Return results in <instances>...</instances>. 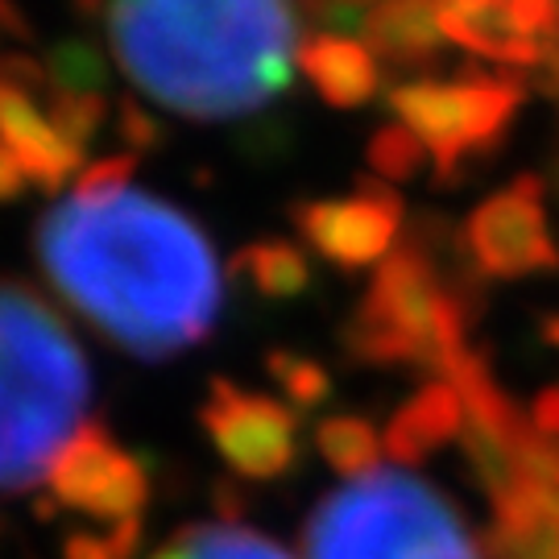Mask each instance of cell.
Listing matches in <instances>:
<instances>
[{"label":"cell","mask_w":559,"mask_h":559,"mask_svg":"<svg viewBox=\"0 0 559 559\" xmlns=\"http://www.w3.org/2000/svg\"><path fill=\"white\" fill-rule=\"evenodd\" d=\"M200 427L224 464L245 480H278L295 473L302 456L299 415L270 394L240 390L228 378H212Z\"/></svg>","instance_id":"ba28073f"},{"label":"cell","mask_w":559,"mask_h":559,"mask_svg":"<svg viewBox=\"0 0 559 559\" xmlns=\"http://www.w3.org/2000/svg\"><path fill=\"white\" fill-rule=\"evenodd\" d=\"M138 170V154H117V158H100L83 166L75 182H71V200L75 203H104L124 195V187Z\"/></svg>","instance_id":"cb8c5ba5"},{"label":"cell","mask_w":559,"mask_h":559,"mask_svg":"<svg viewBox=\"0 0 559 559\" xmlns=\"http://www.w3.org/2000/svg\"><path fill=\"white\" fill-rule=\"evenodd\" d=\"M531 427L539 431L543 440L559 443V385H547L535 394V406H531Z\"/></svg>","instance_id":"f546056e"},{"label":"cell","mask_w":559,"mask_h":559,"mask_svg":"<svg viewBox=\"0 0 559 559\" xmlns=\"http://www.w3.org/2000/svg\"><path fill=\"white\" fill-rule=\"evenodd\" d=\"M519 104L522 92L519 83H510V71L489 75L473 62L460 67L456 83L415 80L390 92V108L427 145L440 182H456L464 162L493 150L506 138V124L519 112Z\"/></svg>","instance_id":"8992f818"},{"label":"cell","mask_w":559,"mask_h":559,"mask_svg":"<svg viewBox=\"0 0 559 559\" xmlns=\"http://www.w3.org/2000/svg\"><path fill=\"white\" fill-rule=\"evenodd\" d=\"M117 120H120V138L129 141L133 150H154V145H162V129L158 120L150 117L145 108H141L138 100H124L117 108Z\"/></svg>","instance_id":"f1b7e54d"},{"label":"cell","mask_w":559,"mask_h":559,"mask_svg":"<svg viewBox=\"0 0 559 559\" xmlns=\"http://www.w3.org/2000/svg\"><path fill=\"white\" fill-rule=\"evenodd\" d=\"M316 448L340 477L357 480L381 464L385 436H378V427L369 419H360V415H332V419H323L316 427Z\"/></svg>","instance_id":"d6986e66"},{"label":"cell","mask_w":559,"mask_h":559,"mask_svg":"<svg viewBox=\"0 0 559 559\" xmlns=\"http://www.w3.org/2000/svg\"><path fill=\"white\" fill-rule=\"evenodd\" d=\"M423 158H427V145L406 124H381L369 141V166L378 179L411 182L423 170Z\"/></svg>","instance_id":"7402d4cb"},{"label":"cell","mask_w":559,"mask_h":559,"mask_svg":"<svg viewBox=\"0 0 559 559\" xmlns=\"http://www.w3.org/2000/svg\"><path fill=\"white\" fill-rule=\"evenodd\" d=\"M150 559H295L286 547L240 522H191Z\"/></svg>","instance_id":"e0dca14e"},{"label":"cell","mask_w":559,"mask_h":559,"mask_svg":"<svg viewBox=\"0 0 559 559\" xmlns=\"http://www.w3.org/2000/svg\"><path fill=\"white\" fill-rule=\"evenodd\" d=\"M290 221L320 258L340 270H365L390 258V245L402 224V200L381 179H360L357 200L295 203Z\"/></svg>","instance_id":"7c38bea8"},{"label":"cell","mask_w":559,"mask_h":559,"mask_svg":"<svg viewBox=\"0 0 559 559\" xmlns=\"http://www.w3.org/2000/svg\"><path fill=\"white\" fill-rule=\"evenodd\" d=\"M373 0H295L307 21L323 25L320 34H336V29H360L365 25V13H369Z\"/></svg>","instance_id":"484cf974"},{"label":"cell","mask_w":559,"mask_h":559,"mask_svg":"<svg viewBox=\"0 0 559 559\" xmlns=\"http://www.w3.org/2000/svg\"><path fill=\"white\" fill-rule=\"evenodd\" d=\"M141 543V519L133 522H120L112 531H100V535H92V531H75L67 547H62V556L67 559H133Z\"/></svg>","instance_id":"d4e9b609"},{"label":"cell","mask_w":559,"mask_h":559,"mask_svg":"<svg viewBox=\"0 0 559 559\" xmlns=\"http://www.w3.org/2000/svg\"><path fill=\"white\" fill-rule=\"evenodd\" d=\"M50 493L67 510L120 526V522L141 519L150 501V468L141 456L124 452L104 423L87 419V427L67 443V452L55 464Z\"/></svg>","instance_id":"30bf717a"},{"label":"cell","mask_w":559,"mask_h":559,"mask_svg":"<svg viewBox=\"0 0 559 559\" xmlns=\"http://www.w3.org/2000/svg\"><path fill=\"white\" fill-rule=\"evenodd\" d=\"M55 87L46 67L34 59H0V141L17 154V162L29 175V187L38 191H59L62 182L80 170L83 154L75 145L55 133L50 112L41 104H50Z\"/></svg>","instance_id":"8fae6325"},{"label":"cell","mask_w":559,"mask_h":559,"mask_svg":"<svg viewBox=\"0 0 559 559\" xmlns=\"http://www.w3.org/2000/svg\"><path fill=\"white\" fill-rule=\"evenodd\" d=\"M464 431V402L452 381H427L415 399L402 406L385 427V452L402 468L431 460L443 443L460 440Z\"/></svg>","instance_id":"4fadbf2b"},{"label":"cell","mask_w":559,"mask_h":559,"mask_svg":"<svg viewBox=\"0 0 559 559\" xmlns=\"http://www.w3.org/2000/svg\"><path fill=\"white\" fill-rule=\"evenodd\" d=\"M46 112H50L55 133L83 154L87 141L100 133L104 117H108V96H67V92H55L50 104H46Z\"/></svg>","instance_id":"603a6c76"},{"label":"cell","mask_w":559,"mask_h":559,"mask_svg":"<svg viewBox=\"0 0 559 559\" xmlns=\"http://www.w3.org/2000/svg\"><path fill=\"white\" fill-rule=\"evenodd\" d=\"M559 25V0H510V29L519 38L551 34Z\"/></svg>","instance_id":"83f0119b"},{"label":"cell","mask_w":559,"mask_h":559,"mask_svg":"<svg viewBox=\"0 0 559 559\" xmlns=\"http://www.w3.org/2000/svg\"><path fill=\"white\" fill-rule=\"evenodd\" d=\"M443 381L456 385L464 402V431L460 448L473 468L480 493L493 501V510L526 493V460L539 448V431L531 427V415H522L519 402L498 385L485 353L464 348L452 357Z\"/></svg>","instance_id":"52a82bcc"},{"label":"cell","mask_w":559,"mask_h":559,"mask_svg":"<svg viewBox=\"0 0 559 559\" xmlns=\"http://www.w3.org/2000/svg\"><path fill=\"white\" fill-rule=\"evenodd\" d=\"M456 245L480 278L556 274L559 249L543 221V182L522 175L514 187L489 195L464 221Z\"/></svg>","instance_id":"9c48e42d"},{"label":"cell","mask_w":559,"mask_h":559,"mask_svg":"<svg viewBox=\"0 0 559 559\" xmlns=\"http://www.w3.org/2000/svg\"><path fill=\"white\" fill-rule=\"evenodd\" d=\"M440 4H443V0H440Z\"/></svg>","instance_id":"d6a6232c"},{"label":"cell","mask_w":559,"mask_h":559,"mask_svg":"<svg viewBox=\"0 0 559 559\" xmlns=\"http://www.w3.org/2000/svg\"><path fill=\"white\" fill-rule=\"evenodd\" d=\"M485 559H559V514L539 498L522 493L493 510L480 535Z\"/></svg>","instance_id":"2e32d148"},{"label":"cell","mask_w":559,"mask_h":559,"mask_svg":"<svg viewBox=\"0 0 559 559\" xmlns=\"http://www.w3.org/2000/svg\"><path fill=\"white\" fill-rule=\"evenodd\" d=\"M265 373L278 381L286 402H295L299 411H316V406L332 399V373L323 369L320 360L299 357L290 348H270L265 353Z\"/></svg>","instance_id":"44dd1931"},{"label":"cell","mask_w":559,"mask_h":559,"mask_svg":"<svg viewBox=\"0 0 559 559\" xmlns=\"http://www.w3.org/2000/svg\"><path fill=\"white\" fill-rule=\"evenodd\" d=\"M233 274L249 278V286L258 290L261 299H299L302 290L311 286V265L295 245L286 240H258L245 245L233 258Z\"/></svg>","instance_id":"ac0fdd59"},{"label":"cell","mask_w":559,"mask_h":559,"mask_svg":"<svg viewBox=\"0 0 559 559\" xmlns=\"http://www.w3.org/2000/svg\"><path fill=\"white\" fill-rule=\"evenodd\" d=\"M46 75H50V87L67 92V96H104L108 92V62L83 38H67L59 46H50Z\"/></svg>","instance_id":"ffe728a7"},{"label":"cell","mask_w":559,"mask_h":559,"mask_svg":"<svg viewBox=\"0 0 559 559\" xmlns=\"http://www.w3.org/2000/svg\"><path fill=\"white\" fill-rule=\"evenodd\" d=\"M25 187H29L25 166H21L17 154L0 141V203H17L21 195H25Z\"/></svg>","instance_id":"4dcf8cb0"},{"label":"cell","mask_w":559,"mask_h":559,"mask_svg":"<svg viewBox=\"0 0 559 559\" xmlns=\"http://www.w3.org/2000/svg\"><path fill=\"white\" fill-rule=\"evenodd\" d=\"M440 237L436 228L381 261L365 302L340 328V348L357 365H419L448 373L452 357L464 353L473 311L443 278Z\"/></svg>","instance_id":"5b68a950"},{"label":"cell","mask_w":559,"mask_h":559,"mask_svg":"<svg viewBox=\"0 0 559 559\" xmlns=\"http://www.w3.org/2000/svg\"><path fill=\"white\" fill-rule=\"evenodd\" d=\"M87 402L92 369L67 320L34 286L0 278V493L50 480Z\"/></svg>","instance_id":"3957f363"},{"label":"cell","mask_w":559,"mask_h":559,"mask_svg":"<svg viewBox=\"0 0 559 559\" xmlns=\"http://www.w3.org/2000/svg\"><path fill=\"white\" fill-rule=\"evenodd\" d=\"M526 493L559 514V443L539 440V448L531 452V460H526Z\"/></svg>","instance_id":"4316f807"},{"label":"cell","mask_w":559,"mask_h":559,"mask_svg":"<svg viewBox=\"0 0 559 559\" xmlns=\"http://www.w3.org/2000/svg\"><path fill=\"white\" fill-rule=\"evenodd\" d=\"M307 559H485L480 539L431 480L373 468L332 489L302 531Z\"/></svg>","instance_id":"277c9868"},{"label":"cell","mask_w":559,"mask_h":559,"mask_svg":"<svg viewBox=\"0 0 559 559\" xmlns=\"http://www.w3.org/2000/svg\"><path fill=\"white\" fill-rule=\"evenodd\" d=\"M295 62L332 108H360L365 100H373L381 87V71L369 46L340 38V34H311L307 41H299Z\"/></svg>","instance_id":"9a60e30c"},{"label":"cell","mask_w":559,"mask_h":559,"mask_svg":"<svg viewBox=\"0 0 559 559\" xmlns=\"http://www.w3.org/2000/svg\"><path fill=\"white\" fill-rule=\"evenodd\" d=\"M120 71L191 120L253 112L290 87L295 0H104Z\"/></svg>","instance_id":"7a4b0ae2"},{"label":"cell","mask_w":559,"mask_h":559,"mask_svg":"<svg viewBox=\"0 0 559 559\" xmlns=\"http://www.w3.org/2000/svg\"><path fill=\"white\" fill-rule=\"evenodd\" d=\"M539 332H543V340H547V344H556V348H559V316H547V320L539 323Z\"/></svg>","instance_id":"1f68e13d"},{"label":"cell","mask_w":559,"mask_h":559,"mask_svg":"<svg viewBox=\"0 0 559 559\" xmlns=\"http://www.w3.org/2000/svg\"><path fill=\"white\" fill-rule=\"evenodd\" d=\"M34 249L62 299L141 360L179 357L221 320L216 249L200 224L158 195L62 203L38 221Z\"/></svg>","instance_id":"6da1fadb"},{"label":"cell","mask_w":559,"mask_h":559,"mask_svg":"<svg viewBox=\"0 0 559 559\" xmlns=\"http://www.w3.org/2000/svg\"><path fill=\"white\" fill-rule=\"evenodd\" d=\"M360 34L394 67H431L440 59V4L436 0H373Z\"/></svg>","instance_id":"5bb4252c"}]
</instances>
